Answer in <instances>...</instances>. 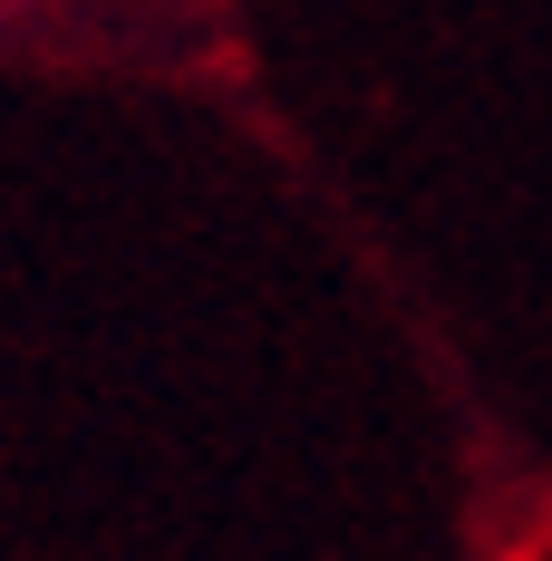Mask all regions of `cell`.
I'll use <instances>...</instances> for the list:
<instances>
[]
</instances>
